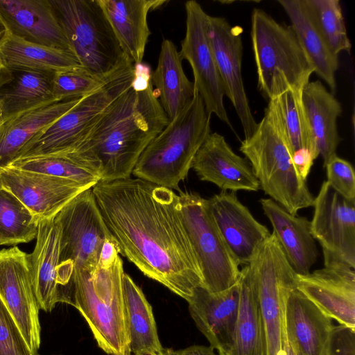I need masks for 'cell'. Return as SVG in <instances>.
<instances>
[{
    "label": "cell",
    "mask_w": 355,
    "mask_h": 355,
    "mask_svg": "<svg viewBox=\"0 0 355 355\" xmlns=\"http://www.w3.org/2000/svg\"><path fill=\"white\" fill-rule=\"evenodd\" d=\"M121 255L145 276L188 302L204 286L179 197L139 178L98 182L92 188Z\"/></svg>",
    "instance_id": "cell-1"
},
{
    "label": "cell",
    "mask_w": 355,
    "mask_h": 355,
    "mask_svg": "<svg viewBox=\"0 0 355 355\" xmlns=\"http://www.w3.org/2000/svg\"><path fill=\"white\" fill-rule=\"evenodd\" d=\"M132 85L106 110L69 157L94 170L100 182L130 178L143 151L169 119L151 84V71L135 64Z\"/></svg>",
    "instance_id": "cell-2"
},
{
    "label": "cell",
    "mask_w": 355,
    "mask_h": 355,
    "mask_svg": "<svg viewBox=\"0 0 355 355\" xmlns=\"http://www.w3.org/2000/svg\"><path fill=\"white\" fill-rule=\"evenodd\" d=\"M239 150L249 162L260 189L288 212L297 215L299 210L313 206L314 197L293 164V153L273 98Z\"/></svg>",
    "instance_id": "cell-3"
},
{
    "label": "cell",
    "mask_w": 355,
    "mask_h": 355,
    "mask_svg": "<svg viewBox=\"0 0 355 355\" xmlns=\"http://www.w3.org/2000/svg\"><path fill=\"white\" fill-rule=\"evenodd\" d=\"M123 261L73 271L69 304L82 315L100 349L108 355H131L123 290Z\"/></svg>",
    "instance_id": "cell-4"
},
{
    "label": "cell",
    "mask_w": 355,
    "mask_h": 355,
    "mask_svg": "<svg viewBox=\"0 0 355 355\" xmlns=\"http://www.w3.org/2000/svg\"><path fill=\"white\" fill-rule=\"evenodd\" d=\"M211 116L195 89L192 101L150 142L132 174L170 189H179L211 132Z\"/></svg>",
    "instance_id": "cell-5"
},
{
    "label": "cell",
    "mask_w": 355,
    "mask_h": 355,
    "mask_svg": "<svg viewBox=\"0 0 355 355\" xmlns=\"http://www.w3.org/2000/svg\"><path fill=\"white\" fill-rule=\"evenodd\" d=\"M250 35L258 87L268 100L288 87L302 90L314 70L292 27L254 8Z\"/></svg>",
    "instance_id": "cell-6"
},
{
    "label": "cell",
    "mask_w": 355,
    "mask_h": 355,
    "mask_svg": "<svg viewBox=\"0 0 355 355\" xmlns=\"http://www.w3.org/2000/svg\"><path fill=\"white\" fill-rule=\"evenodd\" d=\"M81 67L109 79L133 63L121 48L98 0H50Z\"/></svg>",
    "instance_id": "cell-7"
},
{
    "label": "cell",
    "mask_w": 355,
    "mask_h": 355,
    "mask_svg": "<svg viewBox=\"0 0 355 355\" xmlns=\"http://www.w3.org/2000/svg\"><path fill=\"white\" fill-rule=\"evenodd\" d=\"M60 230L58 282L61 300L69 292L73 271L94 270L105 241L112 236L98 207L92 189L78 194L54 217Z\"/></svg>",
    "instance_id": "cell-8"
},
{
    "label": "cell",
    "mask_w": 355,
    "mask_h": 355,
    "mask_svg": "<svg viewBox=\"0 0 355 355\" xmlns=\"http://www.w3.org/2000/svg\"><path fill=\"white\" fill-rule=\"evenodd\" d=\"M135 76L133 63L118 71L33 139L17 159L73 151L109 107L132 85Z\"/></svg>",
    "instance_id": "cell-9"
},
{
    "label": "cell",
    "mask_w": 355,
    "mask_h": 355,
    "mask_svg": "<svg viewBox=\"0 0 355 355\" xmlns=\"http://www.w3.org/2000/svg\"><path fill=\"white\" fill-rule=\"evenodd\" d=\"M178 197L183 222L202 273L203 287L212 293L230 288L238 282L239 266L214 221L208 199L196 192L181 191Z\"/></svg>",
    "instance_id": "cell-10"
},
{
    "label": "cell",
    "mask_w": 355,
    "mask_h": 355,
    "mask_svg": "<svg viewBox=\"0 0 355 355\" xmlns=\"http://www.w3.org/2000/svg\"><path fill=\"white\" fill-rule=\"evenodd\" d=\"M256 288L268 355H283L284 313L288 294L297 288V273L272 232L248 265Z\"/></svg>",
    "instance_id": "cell-11"
},
{
    "label": "cell",
    "mask_w": 355,
    "mask_h": 355,
    "mask_svg": "<svg viewBox=\"0 0 355 355\" xmlns=\"http://www.w3.org/2000/svg\"><path fill=\"white\" fill-rule=\"evenodd\" d=\"M186 32L179 51L189 63L193 74L195 89L207 111L215 114L231 127L224 105L222 82L209 37V16L196 1L185 3Z\"/></svg>",
    "instance_id": "cell-12"
},
{
    "label": "cell",
    "mask_w": 355,
    "mask_h": 355,
    "mask_svg": "<svg viewBox=\"0 0 355 355\" xmlns=\"http://www.w3.org/2000/svg\"><path fill=\"white\" fill-rule=\"evenodd\" d=\"M311 231L320 243L324 263H343L355 268V202L324 181L314 198Z\"/></svg>",
    "instance_id": "cell-13"
},
{
    "label": "cell",
    "mask_w": 355,
    "mask_h": 355,
    "mask_svg": "<svg viewBox=\"0 0 355 355\" xmlns=\"http://www.w3.org/2000/svg\"><path fill=\"white\" fill-rule=\"evenodd\" d=\"M0 297L35 355L41 343L40 307L26 254L17 247L0 250Z\"/></svg>",
    "instance_id": "cell-14"
},
{
    "label": "cell",
    "mask_w": 355,
    "mask_h": 355,
    "mask_svg": "<svg viewBox=\"0 0 355 355\" xmlns=\"http://www.w3.org/2000/svg\"><path fill=\"white\" fill-rule=\"evenodd\" d=\"M242 32L240 26H232L224 17L209 16V37L225 96L233 105L247 138L258 123L252 114L242 80Z\"/></svg>",
    "instance_id": "cell-15"
},
{
    "label": "cell",
    "mask_w": 355,
    "mask_h": 355,
    "mask_svg": "<svg viewBox=\"0 0 355 355\" xmlns=\"http://www.w3.org/2000/svg\"><path fill=\"white\" fill-rule=\"evenodd\" d=\"M297 289L326 315L354 330L355 271L340 262H330L307 275L297 274Z\"/></svg>",
    "instance_id": "cell-16"
},
{
    "label": "cell",
    "mask_w": 355,
    "mask_h": 355,
    "mask_svg": "<svg viewBox=\"0 0 355 355\" xmlns=\"http://www.w3.org/2000/svg\"><path fill=\"white\" fill-rule=\"evenodd\" d=\"M0 188L15 196L40 220L54 218L78 194L92 187L44 174L4 168L0 169Z\"/></svg>",
    "instance_id": "cell-17"
},
{
    "label": "cell",
    "mask_w": 355,
    "mask_h": 355,
    "mask_svg": "<svg viewBox=\"0 0 355 355\" xmlns=\"http://www.w3.org/2000/svg\"><path fill=\"white\" fill-rule=\"evenodd\" d=\"M214 221L240 265H248L270 232L237 198L236 192L222 191L208 199Z\"/></svg>",
    "instance_id": "cell-18"
},
{
    "label": "cell",
    "mask_w": 355,
    "mask_h": 355,
    "mask_svg": "<svg viewBox=\"0 0 355 355\" xmlns=\"http://www.w3.org/2000/svg\"><path fill=\"white\" fill-rule=\"evenodd\" d=\"M331 320L298 289L288 294L284 335L295 355H331L335 328Z\"/></svg>",
    "instance_id": "cell-19"
},
{
    "label": "cell",
    "mask_w": 355,
    "mask_h": 355,
    "mask_svg": "<svg viewBox=\"0 0 355 355\" xmlns=\"http://www.w3.org/2000/svg\"><path fill=\"white\" fill-rule=\"evenodd\" d=\"M0 19L12 35L73 53L50 0H0Z\"/></svg>",
    "instance_id": "cell-20"
},
{
    "label": "cell",
    "mask_w": 355,
    "mask_h": 355,
    "mask_svg": "<svg viewBox=\"0 0 355 355\" xmlns=\"http://www.w3.org/2000/svg\"><path fill=\"white\" fill-rule=\"evenodd\" d=\"M191 168L202 181L222 191H257L259 183L249 162L232 149L225 137L211 133L198 150Z\"/></svg>",
    "instance_id": "cell-21"
},
{
    "label": "cell",
    "mask_w": 355,
    "mask_h": 355,
    "mask_svg": "<svg viewBox=\"0 0 355 355\" xmlns=\"http://www.w3.org/2000/svg\"><path fill=\"white\" fill-rule=\"evenodd\" d=\"M187 302L191 318L210 346L218 353L226 349L231 343L238 315V282L216 293L198 287Z\"/></svg>",
    "instance_id": "cell-22"
},
{
    "label": "cell",
    "mask_w": 355,
    "mask_h": 355,
    "mask_svg": "<svg viewBox=\"0 0 355 355\" xmlns=\"http://www.w3.org/2000/svg\"><path fill=\"white\" fill-rule=\"evenodd\" d=\"M60 251V230L54 218L40 220L35 248L26 258L38 306L46 312L61 302L58 282Z\"/></svg>",
    "instance_id": "cell-23"
},
{
    "label": "cell",
    "mask_w": 355,
    "mask_h": 355,
    "mask_svg": "<svg viewBox=\"0 0 355 355\" xmlns=\"http://www.w3.org/2000/svg\"><path fill=\"white\" fill-rule=\"evenodd\" d=\"M288 263L298 275H307L318 257V249L306 217L293 215L271 198L260 200Z\"/></svg>",
    "instance_id": "cell-24"
},
{
    "label": "cell",
    "mask_w": 355,
    "mask_h": 355,
    "mask_svg": "<svg viewBox=\"0 0 355 355\" xmlns=\"http://www.w3.org/2000/svg\"><path fill=\"white\" fill-rule=\"evenodd\" d=\"M121 49L134 64L142 63L151 33L148 15L168 0H98Z\"/></svg>",
    "instance_id": "cell-25"
},
{
    "label": "cell",
    "mask_w": 355,
    "mask_h": 355,
    "mask_svg": "<svg viewBox=\"0 0 355 355\" xmlns=\"http://www.w3.org/2000/svg\"><path fill=\"white\" fill-rule=\"evenodd\" d=\"M239 304L230 345L218 355H268L266 327L249 266L240 270Z\"/></svg>",
    "instance_id": "cell-26"
},
{
    "label": "cell",
    "mask_w": 355,
    "mask_h": 355,
    "mask_svg": "<svg viewBox=\"0 0 355 355\" xmlns=\"http://www.w3.org/2000/svg\"><path fill=\"white\" fill-rule=\"evenodd\" d=\"M49 103L7 120L0 129V168L17 160L27 145L80 99Z\"/></svg>",
    "instance_id": "cell-27"
},
{
    "label": "cell",
    "mask_w": 355,
    "mask_h": 355,
    "mask_svg": "<svg viewBox=\"0 0 355 355\" xmlns=\"http://www.w3.org/2000/svg\"><path fill=\"white\" fill-rule=\"evenodd\" d=\"M301 97L314 146L323 159L324 166L336 155L342 140L337 125L342 106L320 80L309 81L303 87Z\"/></svg>",
    "instance_id": "cell-28"
},
{
    "label": "cell",
    "mask_w": 355,
    "mask_h": 355,
    "mask_svg": "<svg viewBox=\"0 0 355 355\" xmlns=\"http://www.w3.org/2000/svg\"><path fill=\"white\" fill-rule=\"evenodd\" d=\"M182 61L176 45L170 40H164L150 80L169 121L189 105L195 94L193 82L186 76Z\"/></svg>",
    "instance_id": "cell-29"
},
{
    "label": "cell",
    "mask_w": 355,
    "mask_h": 355,
    "mask_svg": "<svg viewBox=\"0 0 355 355\" xmlns=\"http://www.w3.org/2000/svg\"><path fill=\"white\" fill-rule=\"evenodd\" d=\"M123 290L126 328L131 353L134 355H162L159 340L150 304L141 288L124 272Z\"/></svg>",
    "instance_id": "cell-30"
},
{
    "label": "cell",
    "mask_w": 355,
    "mask_h": 355,
    "mask_svg": "<svg viewBox=\"0 0 355 355\" xmlns=\"http://www.w3.org/2000/svg\"><path fill=\"white\" fill-rule=\"evenodd\" d=\"M291 20L293 29L312 67L329 87L334 94L336 89V72L338 56L329 49L317 31L304 6L303 0H277Z\"/></svg>",
    "instance_id": "cell-31"
},
{
    "label": "cell",
    "mask_w": 355,
    "mask_h": 355,
    "mask_svg": "<svg viewBox=\"0 0 355 355\" xmlns=\"http://www.w3.org/2000/svg\"><path fill=\"white\" fill-rule=\"evenodd\" d=\"M0 61L10 70L55 73L82 67L70 52L31 43L8 33L0 43Z\"/></svg>",
    "instance_id": "cell-32"
},
{
    "label": "cell",
    "mask_w": 355,
    "mask_h": 355,
    "mask_svg": "<svg viewBox=\"0 0 355 355\" xmlns=\"http://www.w3.org/2000/svg\"><path fill=\"white\" fill-rule=\"evenodd\" d=\"M12 78L0 88L6 121L23 112L57 101L52 93L54 73L10 70Z\"/></svg>",
    "instance_id": "cell-33"
},
{
    "label": "cell",
    "mask_w": 355,
    "mask_h": 355,
    "mask_svg": "<svg viewBox=\"0 0 355 355\" xmlns=\"http://www.w3.org/2000/svg\"><path fill=\"white\" fill-rule=\"evenodd\" d=\"M40 219L15 196L0 188V245L26 243L35 239Z\"/></svg>",
    "instance_id": "cell-34"
},
{
    "label": "cell",
    "mask_w": 355,
    "mask_h": 355,
    "mask_svg": "<svg viewBox=\"0 0 355 355\" xmlns=\"http://www.w3.org/2000/svg\"><path fill=\"white\" fill-rule=\"evenodd\" d=\"M307 14L329 49L336 55L352 48L338 0H303Z\"/></svg>",
    "instance_id": "cell-35"
},
{
    "label": "cell",
    "mask_w": 355,
    "mask_h": 355,
    "mask_svg": "<svg viewBox=\"0 0 355 355\" xmlns=\"http://www.w3.org/2000/svg\"><path fill=\"white\" fill-rule=\"evenodd\" d=\"M74 181L93 187L101 180L94 169L64 155L19 159L8 167Z\"/></svg>",
    "instance_id": "cell-36"
},
{
    "label": "cell",
    "mask_w": 355,
    "mask_h": 355,
    "mask_svg": "<svg viewBox=\"0 0 355 355\" xmlns=\"http://www.w3.org/2000/svg\"><path fill=\"white\" fill-rule=\"evenodd\" d=\"M302 90L288 87L272 98L276 103L293 153L306 148L315 159L319 155L303 108Z\"/></svg>",
    "instance_id": "cell-37"
},
{
    "label": "cell",
    "mask_w": 355,
    "mask_h": 355,
    "mask_svg": "<svg viewBox=\"0 0 355 355\" xmlns=\"http://www.w3.org/2000/svg\"><path fill=\"white\" fill-rule=\"evenodd\" d=\"M109 79L93 75L83 67L59 71L52 77V93L57 101L80 98L99 89Z\"/></svg>",
    "instance_id": "cell-38"
},
{
    "label": "cell",
    "mask_w": 355,
    "mask_h": 355,
    "mask_svg": "<svg viewBox=\"0 0 355 355\" xmlns=\"http://www.w3.org/2000/svg\"><path fill=\"white\" fill-rule=\"evenodd\" d=\"M0 355H33L1 297Z\"/></svg>",
    "instance_id": "cell-39"
},
{
    "label": "cell",
    "mask_w": 355,
    "mask_h": 355,
    "mask_svg": "<svg viewBox=\"0 0 355 355\" xmlns=\"http://www.w3.org/2000/svg\"><path fill=\"white\" fill-rule=\"evenodd\" d=\"M324 167L330 187L345 199L355 202V173L352 165L335 155Z\"/></svg>",
    "instance_id": "cell-40"
},
{
    "label": "cell",
    "mask_w": 355,
    "mask_h": 355,
    "mask_svg": "<svg viewBox=\"0 0 355 355\" xmlns=\"http://www.w3.org/2000/svg\"><path fill=\"white\" fill-rule=\"evenodd\" d=\"M292 160L299 175L306 181L315 160L311 152L306 148L297 150L293 153Z\"/></svg>",
    "instance_id": "cell-41"
},
{
    "label": "cell",
    "mask_w": 355,
    "mask_h": 355,
    "mask_svg": "<svg viewBox=\"0 0 355 355\" xmlns=\"http://www.w3.org/2000/svg\"><path fill=\"white\" fill-rule=\"evenodd\" d=\"M174 355H217L210 345H191L184 349L174 350Z\"/></svg>",
    "instance_id": "cell-42"
},
{
    "label": "cell",
    "mask_w": 355,
    "mask_h": 355,
    "mask_svg": "<svg viewBox=\"0 0 355 355\" xmlns=\"http://www.w3.org/2000/svg\"><path fill=\"white\" fill-rule=\"evenodd\" d=\"M12 78V71L5 67L0 61V88L10 81Z\"/></svg>",
    "instance_id": "cell-43"
},
{
    "label": "cell",
    "mask_w": 355,
    "mask_h": 355,
    "mask_svg": "<svg viewBox=\"0 0 355 355\" xmlns=\"http://www.w3.org/2000/svg\"><path fill=\"white\" fill-rule=\"evenodd\" d=\"M283 355H295L290 345H288L286 338L284 339V352Z\"/></svg>",
    "instance_id": "cell-44"
},
{
    "label": "cell",
    "mask_w": 355,
    "mask_h": 355,
    "mask_svg": "<svg viewBox=\"0 0 355 355\" xmlns=\"http://www.w3.org/2000/svg\"><path fill=\"white\" fill-rule=\"evenodd\" d=\"M6 121V115H5L3 105L1 101L0 100V129L3 126V125L5 123Z\"/></svg>",
    "instance_id": "cell-45"
},
{
    "label": "cell",
    "mask_w": 355,
    "mask_h": 355,
    "mask_svg": "<svg viewBox=\"0 0 355 355\" xmlns=\"http://www.w3.org/2000/svg\"><path fill=\"white\" fill-rule=\"evenodd\" d=\"M7 33H8L7 29H6V26H4L3 21L0 19V43L3 40L4 37L7 34Z\"/></svg>",
    "instance_id": "cell-46"
},
{
    "label": "cell",
    "mask_w": 355,
    "mask_h": 355,
    "mask_svg": "<svg viewBox=\"0 0 355 355\" xmlns=\"http://www.w3.org/2000/svg\"><path fill=\"white\" fill-rule=\"evenodd\" d=\"M162 355H174V350L171 348H164Z\"/></svg>",
    "instance_id": "cell-47"
},
{
    "label": "cell",
    "mask_w": 355,
    "mask_h": 355,
    "mask_svg": "<svg viewBox=\"0 0 355 355\" xmlns=\"http://www.w3.org/2000/svg\"><path fill=\"white\" fill-rule=\"evenodd\" d=\"M1 168H0V169H1Z\"/></svg>",
    "instance_id": "cell-48"
}]
</instances>
